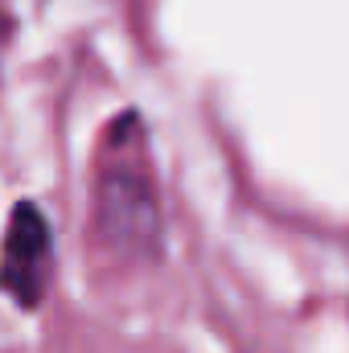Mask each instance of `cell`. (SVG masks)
Listing matches in <instances>:
<instances>
[{
  "instance_id": "1",
  "label": "cell",
  "mask_w": 349,
  "mask_h": 353,
  "mask_svg": "<svg viewBox=\"0 0 349 353\" xmlns=\"http://www.w3.org/2000/svg\"><path fill=\"white\" fill-rule=\"evenodd\" d=\"M90 226L111 259L157 263L165 255V210L136 111L119 115L103 136L90 193Z\"/></svg>"
},
{
  "instance_id": "2",
  "label": "cell",
  "mask_w": 349,
  "mask_h": 353,
  "mask_svg": "<svg viewBox=\"0 0 349 353\" xmlns=\"http://www.w3.org/2000/svg\"><path fill=\"white\" fill-rule=\"evenodd\" d=\"M54 230L37 201H17L0 239V292L21 308L37 312L54 283Z\"/></svg>"
},
{
  "instance_id": "3",
  "label": "cell",
  "mask_w": 349,
  "mask_h": 353,
  "mask_svg": "<svg viewBox=\"0 0 349 353\" xmlns=\"http://www.w3.org/2000/svg\"><path fill=\"white\" fill-rule=\"evenodd\" d=\"M8 41H12V21H8V12L0 8V66H4V50H8Z\"/></svg>"
}]
</instances>
